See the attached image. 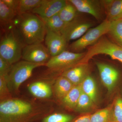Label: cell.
<instances>
[{
    "mask_svg": "<svg viewBox=\"0 0 122 122\" xmlns=\"http://www.w3.org/2000/svg\"><path fill=\"white\" fill-rule=\"evenodd\" d=\"M48 107L25 99L0 101V122H35L50 114Z\"/></svg>",
    "mask_w": 122,
    "mask_h": 122,
    "instance_id": "cell-1",
    "label": "cell"
},
{
    "mask_svg": "<svg viewBox=\"0 0 122 122\" xmlns=\"http://www.w3.org/2000/svg\"><path fill=\"white\" fill-rule=\"evenodd\" d=\"M13 22L25 45L41 43L45 41L46 26L39 16L31 13L17 15Z\"/></svg>",
    "mask_w": 122,
    "mask_h": 122,
    "instance_id": "cell-2",
    "label": "cell"
},
{
    "mask_svg": "<svg viewBox=\"0 0 122 122\" xmlns=\"http://www.w3.org/2000/svg\"><path fill=\"white\" fill-rule=\"evenodd\" d=\"M25 46L12 24L1 38L0 57L13 65L20 61Z\"/></svg>",
    "mask_w": 122,
    "mask_h": 122,
    "instance_id": "cell-3",
    "label": "cell"
},
{
    "mask_svg": "<svg viewBox=\"0 0 122 122\" xmlns=\"http://www.w3.org/2000/svg\"><path fill=\"white\" fill-rule=\"evenodd\" d=\"M46 64L32 63L24 60L13 65L8 75L5 77L7 86L11 94L18 95L20 86L30 77L34 69L46 66Z\"/></svg>",
    "mask_w": 122,
    "mask_h": 122,
    "instance_id": "cell-4",
    "label": "cell"
},
{
    "mask_svg": "<svg viewBox=\"0 0 122 122\" xmlns=\"http://www.w3.org/2000/svg\"><path fill=\"white\" fill-rule=\"evenodd\" d=\"M99 54L107 55L122 63V46L113 43L106 38L100 39L92 46L80 63H87L90 59Z\"/></svg>",
    "mask_w": 122,
    "mask_h": 122,
    "instance_id": "cell-5",
    "label": "cell"
},
{
    "mask_svg": "<svg viewBox=\"0 0 122 122\" xmlns=\"http://www.w3.org/2000/svg\"><path fill=\"white\" fill-rule=\"evenodd\" d=\"M111 25V21L106 20L98 26L90 29L81 37L71 44L70 48L71 52H79L95 44L102 36L108 33Z\"/></svg>",
    "mask_w": 122,
    "mask_h": 122,
    "instance_id": "cell-6",
    "label": "cell"
},
{
    "mask_svg": "<svg viewBox=\"0 0 122 122\" xmlns=\"http://www.w3.org/2000/svg\"><path fill=\"white\" fill-rule=\"evenodd\" d=\"M86 54L84 53H75L65 51L50 59L46 66L52 71H65L80 63Z\"/></svg>",
    "mask_w": 122,
    "mask_h": 122,
    "instance_id": "cell-7",
    "label": "cell"
},
{
    "mask_svg": "<svg viewBox=\"0 0 122 122\" xmlns=\"http://www.w3.org/2000/svg\"><path fill=\"white\" fill-rule=\"evenodd\" d=\"M51 57L46 47L39 43L25 46L22 50L21 58L32 63H46Z\"/></svg>",
    "mask_w": 122,
    "mask_h": 122,
    "instance_id": "cell-8",
    "label": "cell"
},
{
    "mask_svg": "<svg viewBox=\"0 0 122 122\" xmlns=\"http://www.w3.org/2000/svg\"><path fill=\"white\" fill-rule=\"evenodd\" d=\"M92 26V23L79 20L76 18L71 22L66 23L61 35L68 42L77 40L81 37Z\"/></svg>",
    "mask_w": 122,
    "mask_h": 122,
    "instance_id": "cell-9",
    "label": "cell"
},
{
    "mask_svg": "<svg viewBox=\"0 0 122 122\" xmlns=\"http://www.w3.org/2000/svg\"><path fill=\"white\" fill-rule=\"evenodd\" d=\"M45 41L51 57L57 56L66 51L68 43L62 35L53 32L46 26Z\"/></svg>",
    "mask_w": 122,
    "mask_h": 122,
    "instance_id": "cell-10",
    "label": "cell"
},
{
    "mask_svg": "<svg viewBox=\"0 0 122 122\" xmlns=\"http://www.w3.org/2000/svg\"><path fill=\"white\" fill-rule=\"evenodd\" d=\"M102 82L106 87L108 92L113 90L119 77V73L115 68L106 63L96 62Z\"/></svg>",
    "mask_w": 122,
    "mask_h": 122,
    "instance_id": "cell-11",
    "label": "cell"
},
{
    "mask_svg": "<svg viewBox=\"0 0 122 122\" xmlns=\"http://www.w3.org/2000/svg\"><path fill=\"white\" fill-rule=\"evenodd\" d=\"M66 2L67 1L64 0H44L39 6L30 12L40 17H51L58 14Z\"/></svg>",
    "mask_w": 122,
    "mask_h": 122,
    "instance_id": "cell-12",
    "label": "cell"
},
{
    "mask_svg": "<svg viewBox=\"0 0 122 122\" xmlns=\"http://www.w3.org/2000/svg\"><path fill=\"white\" fill-rule=\"evenodd\" d=\"M75 7L78 12L89 14L96 20L102 17L100 1L95 0H68Z\"/></svg>",
    "mask_w": 122,
    "mask_h": 122,
    "instance_id": "cell-13",
    "label": "cell"
},
{
    "mask_svg": "<svg viewBox=\"0 0 122 122\" xmlns=\"http://www.w3.org/2000/svg\"><path fill=\"white\" fill-rule=\"evenodd\" d=\"M89 68L87 63H79L63 71L61 76L68 79L75 86L81 85L89 75Z\"/></svg>",
    "mask_w": 122,
    "mask_h": 122,
    "instance_id": "cell-14",
    "label": "cell"
},
{
    "mask_svg": "<svg viewBox=\"0 0 122 122\" xmlns=\"http://www.w3.org/2000/svg\"><path fill=\"white\" fill-rule=\"evenodd\" d=\"M101 2L105 8L107 20L112 22L122 20V0H104Z\"/></svg>",
    "mask_w": 122,
    "mask_h": 122,
    "instance_id": "cell-15",
    "label": "cell"
},
{
    "mask_svg": "<svg viewBox=\"0 0 122 122\" xmlns=\"http://www.w3.org/2000/svg\"><path fill=\"white\" fill-rule=\"evenodd\" d=\"M45 81H37L31 83L28 89L33 96L39 98H50L52 95V91L50 85Z\"/></svg>",
    "mask_w": 122,
    "mask_h": 122,
    "instance_id": "cell-16",
    "label": "cell"
},
{
    "mask_svg": "<svg viewBox=\"0 0 122 122\" xmlns=\"http://www.w3.org/2000/svg\"><path fill=\"white\" fill-rule=\"evenodd\" d=\"M74 86L68 79L61 75L57 78L55 84V95L58 98L62 100Z\"/></svg>",
    "mask_w": 122,
    "mask_h": 122,
    "instance_id": "cell-17",
    "label": "cell"
},
{
    "mask_svg": "<svg viewBox=\"0 0 122 122\" xmlns=\"http://www.w3.org/2000/svg\"><path fill=\"white\" fill-rule=\"evenodd\" d=\"M17 15L15 10L7 6L2 0H0V22L1 26L4 27L11 25Z\"/></svg>",
    "mask_w": 122,
    "mask_h": 122,
    "instance_id": "cell-18",
    "label": "cell"
},
{
    "mask_svg": "<svg viewBox=\"0 0 122 122\" xmlns=\"http://www.w3.org/2000/svg\"><path fill=\"white\" fill-rule=\"evenodd\" d=\"M82 91L89 96L94 103L97 99V91L94 79L89 75L81 84Z\"/></svg>",
    "mask_w": 122,
    "mask_h": 122,
    "instance_id": "cell-19",
    "label": "cell"
},
{
    "mask_svg": "<svg viewBox=\"0 0 122 122\" xmlns=\"http://www.w3.org/2000/svg\"><path fill=\"white\" fill-rule=\"evenodd\" d=\"M40 17L44 21L46 26L51 30L58 34L61 35V33L67 23L64 22L61 19L58 14L51 17Z\"/></svg>",
    "mask_w": 122,
    "mask_h": 122,
    "instance_id": "cell-20",
    "label": "cell"
},
{
    "mask_svg": "<svg viewBox=\"0 0 122 122\" xmlns=\"http://www.w3.org/2000/svg\"><path fill=\"white\" fill-rule=\"evenodd\" d=\"M82 92L81 85L74 86L62 99L63 105L70 109L74 110Z\"/></svg>",
    "mask_w": 122,
    "mask_h": 122,
    "instance_id": "cell-21",
    "label": "cell"
},
{
    "mask_svg": "<svg viewBox=\"0 0 122 122\" xmlns=\"http://www.w3.org/2000/svg\"><path fill=\"white\" fill-rule=\"evenodd\" d=\"M77 12L75 7L68 0L65 5L58 13V15L63 21L69 23L77 18Z\"/></svg>",
    "mask_w": 122,
    "mask_h": 122,
    "instance_id": "cell-22",
    "label": "cell"
},
{
    "mask_svg": "<svg viewBox=\"0 0 122 122\" xmlns=\"http://www.w3.org/2000/svg\"><path fill=\"white\" fill-rule=\"evenodd\" d=\"M112 104L91 115V122H112Z\"/></svg>",
    "mask_w": 122,
    "mask_h": 122,
    "instance_id": "cell-23",
    "label": "cell"
},
{
    "mask_svg": "<svg viewBox=\"0 0 122 122\" xmlns=\"http://www.w3.org/2000/svg\"><path fill=\"white\" fill-rule=\"evenodd\" d=\"M44 0H19L17 10L18 15L30 12L39 6Z\"/></svg>",
    "mask_w": 122,
    "mask_h": 122,
    "instance_id": "cell-24",
    "label": "cell"
},
{
    "mask_svg": "<svg viewBox=\"0 0 122 122\" xmlns=\"http://www.w3.org/2000/svg\"><path fill=\"white\" fill-rule=\"evenodd\" d=\"M109 34L118 45L122 46V20L112 21Z\"/></svg>",
    "mask_w": 122,
    "mask_h": 122,
    "instance_id": "cell-25",
    "label": "cell"
},
{
    "mask_svg": "<svg viewBox=\"0 0 122 122\" xmlns=\"http://www.w3.org/2000/svg\"><path fill=\"white\" fill-rule=\"evenodd\" d=\"M94 103L87 95L82 92L74 110L78 112H83L91 109Z\"/></svg>",
    "mask_w": 122,
    "mask_h": 122,
    "instance_id": "cell-26",
    "label": "cell"
},
{
    "mask_svg": "<svg viewBox=\"0 0 122 122\" xmlns=\"http://www.w3.org/2000/svg\"><path fill=\"white\" fill-rule=\"evenodd\" d=\"M74 117L67 114L56 113L50 114L41 120V122H72Z\"/></svg>",
    "mask_w": 122,
    "mask_h": 122,
    "instance_id": "cell-27",
    "label": "cell"
},
{
    "mask_svg": "<svg viewBox=\"0 0 122 122\" xmlns=\"http://www.w3.org/2000/svg\"><path fill=\"white\" fill-rule=\"evenodd\" d=\"M112 122H122V98L117 97L112 104Z\"/></svg>",
    "mask_w": 122,
    "mask_h": 122,
    "instance_id": "cell-28",
    "label": "cell"
},
{
    "mask_svg": "<svg viewBox=\"0 0 122 122\" xmlns=\"http://www.w3.org/2000/svg\"><path fill=\"white\" fill-rule=\"evenodd\" d=\"M12 95L7 86L6 78L0 77V101L12 98Z\"/></svg>",
    "mask_w": 122,
    "mask_h": 122,
    "instance_id": "cell-29",
    "label": "cell"
},
{
    "mask_svg": "<svg viewBox=\"0 0 122 122\" xmlns=\"http://www.w3.org/2000/svg\"><path fill=\"white\" fill-rule=\"evenodd\" d=\"M12 65L0 57V77H6L10 72Z\"/></svg>",
    "mask_w": 122,
    "mask_h": 122,
    "instance_id": "cell-30",
    "label": "cell"
},
{
    "mask_svg": "<svg viewBox=\"0 0 122 122\" xmlns=\"http://www.w3.org/2000/svg\"><path fill=\"white\" fill-rule=\"evenodd\" d=\"M7 6L15 10H17L19 3V0H2Z\"/></svg>",
    "mask_w": 122,
    "mask_h": 122,
    "instance_id": "cell-31",
    "label": "cell"
},
{
    "mask_svg": "<svg viewBox=\"0 0 122 122\" xmlns=\"http://www.w3.org/2000/svg\"><path fill=\"white\" fill-rule=\"evenodd\" d=\"M91 115L90 114H86L81 116L74 120L72 122H91L90 120Z\"/></svg>",
    "mask_w": 122,
    "mask_h": 122,
    "instance_id": "cell-32",
    "label": "cell"
}]
</instances>
